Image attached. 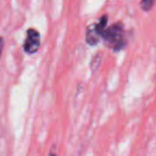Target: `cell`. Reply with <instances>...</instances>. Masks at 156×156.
Segmentation results:
<instances>
[{
    "mask_svg": "<svg viewBox=\"0 0 156 156\" xmlns=\"http://www.w3.org/2000/svg\"><path fill=\"white\" fill-rule=\"evenodd\" d=\"M103 39L108 43L109 45L112 46L115 51H119L125 46V41H124V28L123 25L117 23L112 25L109 28H106V30L103 33Z\"/></svg>",
    "mask_w": 156,
    "mask_h": 156,
    "instance_id": "6da1fadb",
    "label": "cell"
},
{
    "mask_svg": "<svg viewBox=\"0 0 156 156\" xmlns=\"http://www.w3.org/2000/svg\"><path fill=\"white\" fill-rule=\"evenodd\" d=\"M40 46H41V35H40L39 31L35 30L33 28H30L27 30L26 39L24 42V51L28 55H32L39 50Z\"/></svg>",
    "mask_w": 156,
    "mask_h": 156,
    "instance_id": "7a4b0ae2",
    "label": "cell"
},
{
    "mask_svg": "<svg viewBox=\"0 0 156 156\" xmlns=\"http://www.w3.org/2000/svg\"><path fill=\"white\" fill-rule=\"evenodd\" d=\"M101 37L96 33V31L94 30L93 26L89 27L87 29V33H86V41L88 42V44L90 45H96L100 42Z\"/></svg>",
    "mask_w": 156,
    "mask_h": 156,
    "instance_id": "3957f363",
    "label": "cell"
},
{
    "mask_svg": "<svg viewBox=\"0 0 156 156\" xmlns=\"http://www.w3.org/2000/svg\"><path fill=\"white\" fill-rule=\"evenodd\" d=\"M154 5H155V0H141V2H140L141 9L145 12L152 10V8L154 7Z\"/></svg>",
    "mask_w": 156,
    "mask_h": 156,
    "instance_id": "277c9868",
    "label": "cell"
},
{
    "mask_svg": "<svg viewBox=\"0 0 156 156\" xmlns=\"http://www.w3.org/2000/svg\"><path fill=\"white\" fill-rule=\"evenodd\" d=\"M101 60H102V58H101V56L98 54L93 58V60H92V62H91V67L93 72H95L96 69H98V66H100V64H101Z\"/></svg>",
    "mask_w": 156,
    "mask_h": 156,
    "instance_id": "5b68a950",
    "label": "cell"
},
{
    "mask_svg": "<svg viewBox=\"0 0 156 156\" xmlns=\"http://www.w3.org/2000/svg\"><path fill=\"white\" fill-rule=\"evenodd\" d=\"M3 45H5V41L1 37H0V57L2 55V50H3Z\"/></svg>",
    "mask_w": 156,
    "mask_h": 156,
    "instance_id": "8992f818",
    "label": "cell"
},
{
    "mask_svg": "<svg viewBox=\"0 0 156 156\" xmlns=\"http://www.w3.org/2000/svg\"><path fill=\"white\" fill-rule=\"evenodd\" d=\"M49 156H57V153H56V147H52L51 151L49 152Z\"/></svg>",
    "mask_w": 156,
    "mask_h": 156,
    "instance_id": "52a82bcc",
    "label": "cell"
}]
</instances>
